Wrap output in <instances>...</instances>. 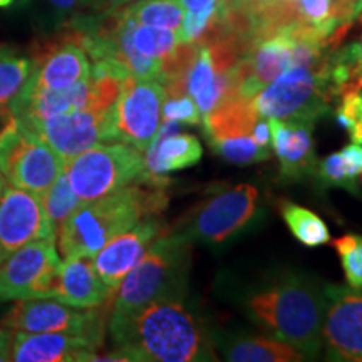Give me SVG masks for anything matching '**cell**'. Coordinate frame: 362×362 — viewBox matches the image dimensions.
<instances>
[{"mask_svg": "<svg viewBox=\"0 0 362 362\" xmlns=\"http://www.w3.org/2000/svg\"><path fill=\"white\" fill-rule=\"evenodd\" d=\"M112 361H215L214 344L183 298H160L128 315H111Z\"/></svg>", "mask_w": 362, "mask_h": 362, "instance_id": "6da1fadb", "label": "cell"}, {"mask_svg": "<svg viewBox=\"0 0 362 362\" xmlns=\"http://www.w3.org/2000/svg\"><path fill=\"white\" fill-rule=\"evenodd\" d=\"M166 178L144 175L128 187L98 198L83 202L56 232L57 247L64 257L93 259L116 235L123 233L136 221L165 210L168 194Z\"/></svg>", "mask_w": 362, "mask_h": 362, "instance_id": "7a4b0ae2", "label": "cell"}, {"mask_svg": "<svg viewBox=\"0 0 362 362\" xmlns=\"http://www.w3.org/2000/svg\"><path fill=\"white\" fill-rule=\"evenodd\" d=\"M248 314L274 337L291 344L305 357L322 349L324 293L312 280L287 275L247 298Z\"/></svg>", "mask_w": 362, "mask_h": 362, "instance_id": "3957f363", "label": "cell"}, {"mask_svg": "<svg viewBox=\"0 0 362 362\" xmlns=\"http://www.w3.org/2000/svg\"><path fill=\"white\" fill-rule=\"evenodd\" d=\"M192 243L178 230L163 232L119 284L111 315H128L160 298H185Z\"/></svg>", "mask_w": 362, "mask_h": 362, "instance_id": "277c9868", "label": "cell"}, {"mask_svg": "<svg viewBox=\"0 0 362 362\" xmlns=\"http://www.w3.org/2000/svg\"><path fill=\"white\" fill-rule=\"evenodd\" d=\"M64 175L81 202L98 200L141 178L144 156L126 143H99L66 160Z\"/></svg>", "mask_w": 362, "mask_h": 362, "instance_id": "5b68a950", "label": "cell"}, {"mask_svg": "<svg viewBox=\"0 0 362 362\" xmlns=\"http://www.w3.org/2000/svg\"><path fill=\"white\" fill-rule=\"evenodd\" d=\"M334 101L322 61L315 67L292 66L253 98L260 117L310 121L329 111Z\"/></svg>", "mask_w": 362, "mask_h": 362, "instance_id": "8992f818", "label": "cell"}, {"mask_svg": "<svg viewBox=\"0 0 362 362\" xmlns=\"http://www.w3.org/2000/svg\"><path fill=\"white\" fill-rule=\"evenodd\" d=\"M66 160L30 131L8 115L0 128V171L12 187L44 193L62 175Z\"/></svg>", "mask_w": 362, "mask_h": 362, "instance_id": "52a82bcc", "label": "cell"}, {"mask_svg": "<svg viewBox=\"0 0 362 362\" xmlns=\"http://www.w3.org/2000/svg\"><path fill=\"white\" fill-rule=\"evenodd\" d=\"M165 101L166 89L160 81L128 76L112 111L115 141L146 151L161 126Z\"/></svg>", "mask_w": 362, "mask_h": 362, "instance_id": "ba28073f", "label": "cell"}, {"mask_svg": "<svg viewBox=\"0 0 362 362\" xmlns=\"http://www.w3.org/2000/svg\"><path fill=\"white\" fill-rule=\"evenodd\" d=\"M56 240H37L0 262V302L47 298L61 267Z\"/></svg>", "mask_w": 362, "mask_h": 362, "instance_id": "9c48e42d", "label": "cell"}, {"mask_svg": "<svg viewBox=\"0 0 362 362\" xmlns=\"http://www.w3.org/2000/svg\"><path fill=\"white\" fill-rule=\"evenodd\" d=\"M259 192L252 185H238L203 202L178 232L194 242L220 243L238 233L257 211Z\"/></svg>", "mask_w": 362, "mask_h": 362, "instance_id": "30bf717a", "label": "cell"}, {"mask_svg": "<svg viewBox=\"0 0 362 362\" xmlns=\"http://www.w3.org/2000/svg\"><path fill=\"white\" fill-rule=\"evenodd\" d=\"M322 346L327 359L362 362V288L325 284Z\"/></svg>", "mask_w": 362, "mask_h": 362, "instance_id": "8fae6325", "label": "cell"}, {"mask_svg": "<svg viewBox=\"0 0 362 362\" xmlns=\"http://www.w3.org/2000/svg\"><path fill=\"white\" fill-rule=\"evenodd\" d=\"M112 111L89 106L66 115L45 117L39 121H21L30 131L49 143L64 160L79 155L101 141H115Z\"/></svg>", "mask_w": 362, "mask_h": 362, "instance_id": "7c38bea8", "label": "cell"}, {"mask_svg": "<svg viewBox=\"0 0 362 362\" xmlns=\"http://www.w3.org/2000/svg\"><path fill=\"white\" fill-rule=\"evenodd\" d=\"M4 327L21 332H72L104 336V314L93 309H79L54 298H27L7 312L0 322Z\"/></svg>", "mask_w": 362, "mask_h": 362, "instance_id": "4fadbf2b", "label": "cell"}, {"mask_svg": "<svg viewBox=\"0 0 362 362\" xmlns=\"http://www.w3.org/2000/svg\"><path fill=\"white\" fill-rule=\"evenodd\" d=\"M56 240L37 193L7 185L0 197V262L27 243Z\"/></svg>", "mask_w": 362, "mask_h": 362, "instance_id": "5bb4252c", "label": "cell"}, {"mask_svg": "<svg viewBox=\"0 0 362 362\" xmlns=\"http://www.w3.org/2000/svg\"><path fill=\"white\" fill-rule=\"evenodd\" d=\"M90 62L88 52L69 34L59 44L49 45L33 57V72L13 103L42 90H56L89 79Z\"/></svg>", "mask_w": 362, "mask_h": 362, "instance_id": "9a60e30c", "label": "cell"}, {"mask_svg": "<svg viewBox=\"0 0 362 362\" xmlns=\"http://www.w3.org/2000/svg\"><path fill=\"white\" fill-rule=\"evenodd\" d=\"M104 336L72 332H21L13 330L11 361L89 362L103 347Z\"/></svg>", "mask_w": 362, "mask_h": 362, "instance_id": "2e32d148", "label": "cell"}, {"mask_svg": "<svg viewBox=\"0 0 362 362\" xmlns=\"http://www.w3.org/2000/svg\"><path fill=\"white\" fill-rule=\"evenodd\" d=\"M163 233V225L156 215H148L133 226L116 235L93 257V265L103 282L117 291L128 272L138 264L155 240Z\"/></svg>", "mask_w": 362, "mask_h": 362, "instance_id": "e0dca14e", "label": "cell"}, {"mask_svg": "<svg viewBox=\"0 0 362 362\" xmlns=\"http://www.w3.org/2000/svg\"><path fill=\"white\" fill-rule=\"evenodd\" d=\"M111 293L115 292L103 282L88 257H66L47 298L79 309H93L106 304Z\"/></svg>", "mask_w": 362, "mask_h": 362, "instance_id": "ac0fdd59", "label": "cell"}, {"mask_svg": "<svg viewBox=\"0 0 362 362\" xmlns=\"http://www.w3.org/2000/svg\"><path fill=\"white\" fill-rule=\"evenodd\" d=\"M272 148L280 161L284 178H305L317 170L310 121H284L269 117Z\"/></svg>", "mask_w": 362, "mask_h": 362, "instance_id": "d6986e66", "label": "cell"}, {"mask_svg": "<svg viewBox=\"0 0 362 362\" xmlns=\"http://www.w3.org/2000/svg\"><path fill=\"white\" fill-rule=\"evenodd\" d=\"M237 64L228 71H220L211 57L210 45H198L197 57L187 76V94L205 117L226 99L238 96Z\"/></svg>", "mask_w": 362, "mask_h": 362, "instance_id": "ffe728a7", "label": "cell"}, {"mask_svg": "<svg viewBox=\"0 0 362 362\" xmlns=\"http://www.w3.org/2000/svg\"><path fill=\"white\" fill-rule=\"evenodd\" d=\"M180 124L178 121L165 119L160 126L144 156V171L148 175L163 176L170 171L189 168L202 160L200 139L193 134L180 133Z\"/></svg>", "mask_w": 362, "mask_h": 362, "instance_id": "44dd1931", "label": "cell"}, {"mask_svg": "<svg viewBox=\"0 0 362 362\" xmlns=\"http://www.w3.org/2000/svg\"><path fill=\"white\" fill-rule=\"evenodd\" d=\"M259 117L253 98L233 96L216 106L210 115L203 117V121H205L208 139H218L252 134Z\"/></svg>", "mask_w": 362, "mask_h": 362, "instance_id": "7402d4cb", "label": "cell"}, {"mask_svg": "<svg viewBox=\"0 0 362 362\" xmlns=\"http://www.w3.org/2000/svg\"><path fill=\"white\" fill-rule=\"evenodd\" d=\"M225 359L232 362H297L307 357L277 337L233 339L223 347Z\"/></svg>", "mask_w": 362, "mask_h": 362, "instance_id": "603a6c76", "label": "cell"}, {"mask_svg": "<svg viewBox=\"0 0 362 362\" xmlns=\"http://www.w3.org/2000/svg\"><path fill=\"white\" fill-rule=\"evenodd\" d=\"M279 211L288 230L302 245L322 247L330 242V232L325 221L309 208L297 205L291 200H280Z\"/></svg>", "mask_w": 362, "mask_h": 362, "instance_id": "cb8c5ba5", "label": "cell"}, {"mask_svg": "<svg viewBox=\"0 0 362 362\" xmlns=\"http://www.w3.org/2000/svg\"><path fill=\"white\" fill-rule=\"evenodd\" d=\"M33 72V57L22 56L13 49L0 45V115L8 107L24 89Z\"/></svg>", "mask_w": 362, "mask_h": 362, "instance_id": "d4e9b609", "label": "cell"}, {"mask_svg": "<svg viewBox=\"0 0 362 362\" xmlns=\"http://www.w3.org/2000/svg\"><path fill=\"white\" fill-rule=\"evenodd\" d=\"M131 19L144 25L165 27L180 33L185 8L180 0H136L129 6H121Z\"/></svg>", "mask_w": 362, "mask_h": 362, "instance_id": "484cf974", "label": "cell"}, {"mask_svg": "<svg viewBox=\"0 0 362 362\" xmlns=\"http://www.w3.org/2000/svg\"><path fill=\"white\" fill-rule=\"evenodd\" d=\"M208 143L216 155L225 158L226 161L235 163V165H252V163L265 161L272 155V149L259 146L252 134L208 139Z\"/></svg>", "mask_w": 362, "mask_h": 362, "instance_id": "4316f807", "label": "cell"}, {"mask_svg": "<svg viewBox=\"0 0 362 362\" xmlns=\"http://www.w3.org/2000/svg\"><path fill=\"white\" fill-rule=\"evenodd\" d=\"M39 197L40 202H42L45 215H47L49 221H51L54 228H56V232L59 226L62 225V221H64L67 216L83 203L79 200L78 194L72 192L64 171H62V175L59 176L44 193H40Z\"/></svg>", "mask_w": 362, "mask_h": 362, "instance_id": "83f0119b", "label": "cell"}, {"mask_svg": "<svg viewBox=\"0 0 362 362\" xmlns=\"http://www.w3.org/2000/svg\"><path fill=\"white\" fill-rule=\"evenodd\" d=\"M334 248L342 262L346 280L351 287L362 288V237L347 233L334 240Z\"/></svg>", "mask_w": 362, "mask_h": 362, "instance_id": "f1b7e54d", "label": "cell"}, {"mask_svg": "<svg viewBox=\"0 0 362 362\" xmlns=\"http://www.w3.org/2000/svg\"><path fill=\"white\" fill-rule=\"evenodd\" d=\"M297 7L302 21L317 27L327 39L336 33L337 27H341L332 16L334 0H297Z\"/></svg>", "mask_w": 362, "mask_h": 362, "instance_id": "f546056e", "label": "cell"}, {"mask_svg": "<svg viewBox=\"0 0 362 362\" xmlns=\"http://www.w3.org/2000/svg\"><path fill=\"white\" fill-rule=\"evenodd\" d=\"M336 119L341 128L349 133L352 143L362 144V96L361 93H346L336 111Z\"/></svg>", "mask_w": 362, "mask_h": 362, "instance_id": "4dcf8cb0", "label": "cell"}, {"mask_svg": "<svg viewBox=\"0 0 362 362\" xmlns=\"http://www.w3.org/2000/svg\"><path fill=\"white\" fill-rule=\"evenodd\" d=\"M315 173L319 175V180L322 181L325 187H339L354 194L359 193L357 178L351 176L349 171L346 170L341 153H332V155L320 161L317 165Z\"/></svg>", "mask_w": 362, "mask_h": 362, "instance_id": "1f68e13d", "label": "cell"}, {"mask_svg": "<svg viewBox=\"0 0 362 362\" xmlns=\"http://www.w3.org/2000/svg\"><path fill=\"white\" fill-rule=\"evenodd\" d=\"M163 117L178 121L181 124H200L202 115L189 96L170 98L163 103Z\"/></svg>", "mask_w": 362, "mask_h": 362, "instance_id": "d6a6232c", "label": "cell"}, {"mask_svg": "<svg viewBox=\"0 0 362 362\" xmlns=\"http://www.w3.org/2000/svg\"><path fill=\"white\" fill-rule=\"evenodd\" d=\"M341 158L351 176L357 178L362 173V146L357 143L347 144L341 151Z\"/></svg>", "mask_w": 362, "mask_h": 362, "instance_id": "836d02e7", "label": "cell"}, {"mask_svg": "<svg viewBox=\"0 0 362 362\" xmlns=\"http://www.w3.org/2000/svg\"><path fill=\"white\" fill-rule=\"evenodd\" d=\"M252 138L255 139V143L262 148H270L272 143V131H270V124L269 119H259L253 126L252 129Z\"/></svg>", "mask_w": 362, "mask_h": 362, "instance_id": "e575fe53", "label": "cell"}, {"mask_svg": "<svg viewBox=\"0 0 362 362\" xmlns=\"http://www.w3.org/2000/svg\"><path fill=\"white\" fill-rule=\"evenodd\" d=\"M12 337H13V330L0 325V362L11 361Z\"/></svg>", "mask_w": 362, "mask_h": 362, "instance_id": "d590c367", "label": "cell"}, {"mask_svg": "<svg viewBox=\"0 0 362 362\" xmlns=\"http://www.w3.org/2000/svg\"><path fill=\"white\" fill-rule=\"evenodd\" d=\"M220 0H180V4L187 12H202L218 6Z\"/></svg>", "mask_w": 362, "mask_h": 362, "instance_id": "8d00e7d4", "label": "cell"}, {"mask_svg": "<svg viewBox=\"0 0 362 362\" xmlns=\"http://www.w3.org/2000/svg\"><path fill=\"white\" fill-rule=\"evenodd\" d=\"M59 12H72L81 6H86L84 0H47Z\"/></svg>", "mask_w": 362, "mask_h": 362, "instance_id": "74e56055", "label": "cell"}, {"mask_svg": "<svg viewBox=\"0 0 362 362\" xmlns=\"http://www.w3.org/2000/svg\"><path fill=\"white\" fill-rule=\"evenodd\" d=\"M112 7H121V6H126V4L133 2V0H110Z\"/></svg>", "mask_w": 362, "mask_h": 362, "instance_id": "f35d334b", "label": "cell"}, {"mask_svg": "<svg viewBox=\"0 0 362 362\" xmlns=\"http://www.w3.org/2000/svg\"><path fill=\"white\" fill-rule=\"evenodd\" d=\"M7 188V180L4 178V175H2V171H0V197H2V193H4V189Z\"/></svg>", "mask_w": 362, "mask_h": 362, "instance_id": "ab89813d", "label": "cell"}, {"mask_svg": "<svg viewBox=\"0 0 362 362\" xmlns=\"http://www.w3.org/2000/svg\"><path fill=\"white\" fill-rule=\"evenodd\" d=\"M104 0H84V4H89V6H101Z\"/></svg>", "mask_w": 362, "mask_h": 362, "instance_id": "60d3db41", "label": "cell"}, {"mask_svg": "<svg viewBox=\"0 0 362 362\" xmlns=\"http://www.w3.org/2000/svg\"><path fill=\"white\" fill-rule=\"evenodd\" d=\"M13 0H0V8H6L8 6H12Z\"/></svg>", "mask_w": 362, "mask_h": 362, "instance_id": "b9f144b4", "label": "cell"}, {"mask_svg": "<svg viewBox=\"0 0 362 362\" xmlns=\"http://www.w3.org/2000/svg\"><path fill=\"white\" fill-rule=\"evenodd\" d=\"M359 52H361V59H362V39H361V42H359Z\"/></svg>", "mask_w": 362, "mask_h": 362, "instance_id": "7bdbcfd3", "label": "cell"}, {"mask_svg": "<svg viewBox=\"0 0 362 362\" xmlns=\"http://www.w3.org/2000/svg\"><path fill=\"white\" fill-rule=\"evenodd\" d=\"M359 176H361V181H362V173H361V175H359Z\"/></svg>", "mask_w": 362, "mask_h": 362, "instance_id": "ee69618b", "label": "cell"}]
</instances>
